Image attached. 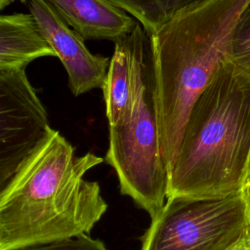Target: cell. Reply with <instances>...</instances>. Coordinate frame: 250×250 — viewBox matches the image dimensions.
Returning <instances> with one entry per match:
<instances>
[{"mask_svg": "<svg viewBox=\"0 0 250 250\" xmlns=\"http://www.w3.org/2000/svg\"><path fill=\"white\" fill-rule=\"evenodd\" d=\"M108 126L127 120L132 108L131 60L128 37L115 43L103 87Z\"/></svg>", "mask_w": 250, "mask_h": 250, "instance_id": "obj_10", "label": "cell"}, {"mask_svg": "<svg viewBox=\"0 0 250 250\" xmlns=\"http://www.w3.org/2000/svg\"><path fill=\"white\" fill-rule=\"evenodd\" d=\"M104 159L75 156L52 129L0 192V250L89 234L107 204L97 182L84 175Z\"/></svg>", "mask_w": 250, "mask_h": 250, "instance_id": "obj_1", "label": "cell"}, {"mask_svg": "<svg viewBox=\"0 0 250 250\" xmlns=\"http://www.w3.org/2000/svg\"><path fill=\"white\" fill-rule=\"evenodd\" d=\"M28 8L65 68L72 95L78 97L94 89H103L110 59L92 54L85 39L70 28L46 0H29Z\"/></svg>", "mask_w": 250, "mask_h": 250, "instance_id": "obj_7", "label": "cell"}, {"mask_svg": "<svg viewBox=\"0 0 250 250\" xmlns=\"http://www.w3.org/2000/svg\"><path fill=\"white\" fill-rule=\"evenodd\" d=\"M43 57L57 55L30 13L0 17V71L25 69Z\"/></svg>", "mask_w": 250, "mask_h": 250, "instance_id": "obj_9", "label": "cell"}, {"mask_svg": "<svg viewBox=\"0 0 250 250\" xmlns=\"http://www.w3.org/2000/svg\"><path fill=\"white\" fill-rule=\"evenodd\" d=\"M16 0H0V10L5 9L6 7H8L9 5H11L13 2H15ZM21 3H25L26 0H19Z\"/></svg>", "mask_w": 250, "mask_h": 250, "instance_id": "obj_14", "label": "cell"}, {"mask_svg": "<svg viewBox=\"0 0 250 250\" xmlns=\"http://www.w3.org/2000/svg\"><path fill=\"white\" fill-rule=\"evenodd\" d=\"M155 8L166 16H172L180 10L203 0H150Z\"/></svg>", "mask_w": 250, "mask_h": 250, "instance_id": "obj_13", "label": "cell"}, {"mask_svg": "<svg viewBox=\"0 0 250 250\" xmlns=\"http://www.w3.org/2000/svg\"><path fill=\"white\" fill-rule=\"evenodd\" d=\"M229 62L242 74L250 78V3L242 12L234 27Z\"/></svg>", "mask_w": 250, "mask_h": 250, "instance_id": "obj_11", "label": "cell"}, {"mask_svg": "<svg viewBox=\"0 0 250 250\" xmlns=\"http://www.w3.org/2000/svg\"><path fill=\"white\" fill-rule=\"evenodd\" d=\"M128 41L131 114L124 122L108 126L109 141L104 161L114 169L121 192L153 218L165 204L169 174L159 138L148 37L139 22Z\"/></svg>", "mask_w": 250, "mask_h": 250, "instance_id": "obj_4", "label": "cell"}, {"mask_svg": "<svg viewBox=\"0 0 250 250\" xmlns=\"http://www.w3.org/2000/svg\"><path fill=\"white\" fill-rule=\"evenodd\" d=\"M250 247V188L215 198L168 197L141 250H244Z\"/></svg>", "mask_w": 250, "mask_h": 250, "instance_id": "obj_5", "label": "cell"}, {"mask_svg": "<svg viewBox=\"0 0 250 250\" xmlns=\"http://www.w3.org/2000/svg\"><path fill=\"white\" fill-rule=\"evenodd\" d=\"M13 250H108L103 241L88 234L64 238L52 242L30 245Z\"/></svg>", "mask_w": 250, "mask_h": 250, "instance_id": "obj_12", "label": "cell"}, {"mask_svg": "<svg viewBox=\"0 0 250 250\" xmlns=\"http://www.w3.org/2000/svg\"><path fill=\"white\" fill-rule=\"evenodd\" d=\"M244 250H250V247H248V248H246V249H244Z\"/></svg>", "mask_w": 250, "mask_h": 250, "instance_id": "obj_15", "label": "cell"}, {"mask_svg": "<svg viewBox=\"0 0 250 250\" xmlns=\"http://www.w3.org/2000/svg\"><path fill=\"white\" fill-rule=\"evenodd\" d=\"M250 0H203L147 34L160 144L168 174L190 109L229 60L234 27Z\"/></svg>", "mask_w": 250, "mask_h": 250, "instance_id": "obj_2", "label": "cell"}, {"mask_svg": "<svg viewBox=\"0 0 250 250\" xmlns=\"http://www.w3.org/2000/svg\"><path fill=\"white\" fill-rule=\"evenodd\" d=\"M250 188V78L229 60L193 104L169 171L167 198Z\"/></svg>", "mask_w": 250, "mask_h": 250, "instance_id": "obj_3", "label": "cell"}, {"mask_svg": "<svg viewBox=\"0 0 250 250\" xmlns=\"http://www.w3.org/2000/svg\"><path fill=\"white\" fill-rule=\"evenodd\" d=\"M86 40L126 39L138 21L110 0H46Z\"/></svg>", "mask_w": 250, "mask_h": 250, "instance_id": "obj_8", "label": "cell"}, {"mask_svg": "<svg viewBox=\"0 0 250 250\" xmlns=\"http://www.w3.org/2000/svg\"><path fill=\"white\" fill-rule=\"evenodd\" d=\"M52 131L25 69L0 71V188Z\"/></svg>", "mask_w": 250, "mask_h": 250, "instance_id": "obj_6", "label": "cell"}]
</instances>
